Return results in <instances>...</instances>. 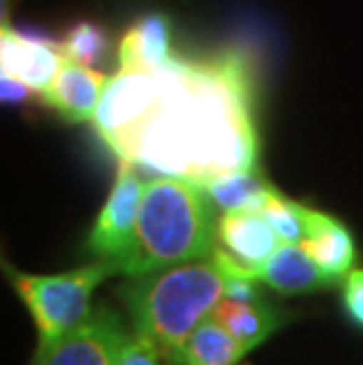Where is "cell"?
Segmentation results:
<instances>
[{
  "instance_id": "6da1fadb",
  "label": "cell",
  "mask_w": 363,
  "mask_h": 365,
  "mask_svg": "<svg viewBox=\"0 0 363 365\" xmlns=\"http://www.w3.org/2000/svg\"><path fill=\"white\" fill-rule=\"evenodd\" d=\"M113 153L137 168L198 186L257 168L255 76L245 52L200 59L173 57L160 68V92Z\"/></svg>"
},
{
  "instance_id": "7a4b0ae2",
  "label": "cell",
  "mask_w": 363,
  "mask_h": 365,
  "mask_svg": "<svg viewBox=\"0 0 363 365\" xmlns=\"http://www.w3.org/2000/svg\"><path fill=\"white\" fill-rule=\"evenodd\" d=\"M203 186L180 177L151 180L137 215L133 243L116 262L118 274L142 276L182 262L210 257L218 245V217Z\"/></svg>"
},
{
  "instance_id": "3957f363",
  "label": "cell",
  "mask_w": 363,
  "mask_h": 365,
  "mask_svg": "<svg viewBox=\"0 0 363 365\" xmlns=\"http://www.w3.org/2000/svg\"><path fill=\"white\" fill-rule=\"evenodd\" d=\"M227 269L218 255L128 276L118 287L133 332L151 341L170 361L227 290Z\"/></svg>"
},
{
  "instance_id": "277c9868",
  "label": "cell",
  "mask_w": 363,
  "mask_h": 365,
  "mask_svg": "<svg viewBox=\"0 0 363 365\" xmlns=\"http://www.w3.org/2000/svg\"><path fill=\"white\" fill-rule=\"evenodd\" d=\"M14 292L24 302L38 332V351L50 349L52 344L76 330L92 314V294L106 278L118 274L113 259L97 257V262L85 267L64 271V274L36 276L7 267Z\"/></svg>"
},
{
  "instance_id": "5b68a950",
  "label": "cell",
  "mask_w": 363,
  "mask_h": 365,
  "mask_svg": "<svg viewBox=\"0 0 363 365\" xmlns=\"http://www.w3.org/2000/svg\"><path fill=\"white\" fill-rule=\"evenodd\" d=\"M160 68L121 66L118 73L106 83L97 111L92 115V125L111 151L151 111L160 92Z\"/></svg>"
},
{
  "instance_id": "8992f818",
  "label": "cell",
  "mask_w": 363,
  "mask_h": 365,
  "mask_svg": "<svg viewBox=\"0 0 363 365\" xmlns=\"http://www.w3.org/2000/svg\"><path fill=\"white\" fill-rule=\"evenodd\" d=\"M137 170L140 168L130 160L118 163V173H116L109 196L85 238V250L95 257L118 259L133 243L137 215H140L146 189Z\"/></svg>"
},
{
  "instance_id": "52a82bcc",
  "label": "cell",
  "mask_w": 363,
  "mask_h": 365,
  "mask_svg": "<svg viewBox=\"0 0 363 365\" xmlns=\"http://www.w3.org/2000/svg\"><path fill=\"white\" fill-rule=\"evenodd\" d=\"M128 337L121 314L102 304L57 344L36 351L34 365H113Z\"/></svg>"
},
{
  "instance_id": "ba28073f",
  "label": "cell",
  "mask_w": 363,
  "mask_h": 365,
  "mask_svg": "<svg viewBox=\"0 0 363 365\" xmlns=\"http://www.w3.org/2000/svg\"><path fill=\"white\" fill-rule=\"evenodd\" d=\"M64 54L59 41H48L43 36H29L3 24L0 31V68L34 92H45L55 81Z\"/></svg>"
},
{
  "instance_id": "9c48e42d",
  "label": "cell",
  "mask_w": 363,
  "mask_h": 365,
  "mask_svg": "<svg viewBox=\"0 0 363 365\" xmlns=\"http://www.w3.org/2000/svg\"><path fill=\"white\" fill-rule=\"evenodd\" d=\"M283 240L262 212H222L218 220V247L252 278L279 250Z\"/></svg>"
},
{
  "instance_id": "30bf717a",
  "label": "cell",
  "mask_w": 363,
  "mask_h": 365,
  "mask_svg": "<svg viewBox=\"0 0 363 365\" xmlns=\"http://www.w3.org/2000/svg\"><path fill=\"white\" fill-rule=\"evenodd\" d=\"M106 83L109 78L104 73L78 61L64 59L55 81L48 85V90L41 92V97L68 123H85L95 115Z\"/></svg>"
},
{
  "instance_id": "8fae6325",
  "label": "cell",
  "mask_w": 363,
  "mask_h": 365,
  "mask_svg": "<svg viewBox=\"0 0 363 365\" xmlns=\"http://www.w3.org/2000/svg\"><path fill=\"white\" fill-rule=\"evenodd\" d=\"M300 245L323 269V274L337 283L344 281V276L357 264V243L352 231L333 215L321 210L307 207V234Z\"/></svg>"
},
{
  "instance_id": "7c38bea8",
  "label": "cell",
  "mask_w": 363,
  "mask_h": 365,
  "mask_svg": "<svg viewBox=\"0 0 363 365\" xmlns=\"http://www.w3.org/2000/svg\"><path fill=\"white\" fill-rule=\"evenodd\" d=\"M210 316L241 341L245 351H252L255 346L267 341L276 330L290 321V312H283V309L272 304L262 294L255 299L222 297L215 304Z\"/></svg>"
},
{
  "instance_id": "4fadbf2b",
  "label": "cell",
  "mask_w": 363,
  "mask_h": 365,
  "mask_svg": "<svg viewBox=\"0 0 363 365\" xmlns=\"http://www.w3.org/2000/svg\"><path fill=\"white\" fill-rule=\"evenodd\" d=\"M257 281L281 294H307L337 285V281L323 274V269L300 243H281L279 250L260 269Z\"/></svg>"
},
{
  "instance_id": "5bb4252c",
  "label": "cell",
  "mask_w": 363,
  "mask_h": 365,
  "mask_svg": "<svg viewBox=\"0 0 363 365\" xmlns=\"http://www.w3.org/2000/svg\"><path fill=\"white\" fill-rule=\"evenodd\" d=\"M173 24L165 14H146L126 29L118 43V66L160 68L173 59L170 52Z\"/></svg>"
},
{
  "instance_id": "9a60e30c",
  "label": "cell",
  "mask_w": 363,
  "mask_h": 365,
  "mask_svg": "<svg viewBox=\"0 0 363 365\" xmlns=\"http://www.w3.org/2000/svg\"><path fill=\"white\" fill-rule=\"evenodd\" d=\"M248 354L220 321L208 316L173 354L175 365H238Z\"/></svg>"
},
{
  "instance_id": "2e32d148",
  "label": "cell",
  "mask_w": 363,
  "mask_h": 365,
  "mask_svg": "<svg viewBox=\"0 0 363 365\" xmlns=\"http://www.w3.org/2000/svg\"><path fill=\"white\" fill-rule=\"evenodd\" d=\"M208 196L222 212H262V207L269 196L276 191V186L269 184L257 168L243 170V173H227L203 184Z\"/></svg>"
},
{
  "instance_id": "e0dca14e",
  "label": "cell",
  "mask_w": 363,
  "mask_h": 365,
  "mask_svg": "<svg viewBox=\"0 0 363 365\" xmlns=\"http://www.w3.org/2000/svg\"><path fill=\"white\" fill-rule=\"evenodd\" d=\"M262 215L267 217V222L272 224L283 243H302L307 234V205L285 198L276 189L262 207Z\"/></svg>"
},
{
  "instance_id": "ac0fdd59",
  "label": "cell",
  "mask_w": 363,
  "mask_h": 365,
  "mask_svg": "<svg viewBox=\"0 0 363 365\" xmlns=\"http://www.w3.org/2000/svg\"><path fill=\"white\" fill-rule=\"evenodd\" d=\"M106 34L102 26L92 24V21L83 19L76 21L59 41V50L64 54V59L78 61V64L90 66L92 61H97L106 52Z\"/></svg>"
},
{
  "instance_id": "d6986e66",
  "label": "cell",
  "mask_w": 363,
  "mask_h": 365,
  "mask_svg": "<svg viewBox=\"0 0 363 365\" xmlns=\"http://www.w3.org/2000/svg\"><path fill=\"white\" fill-rule=\"evenodd\" d=\"M168 359L158 351L151 341L137 337L135 332L126 339L113 365H168Z\"/></svg>"
},
{
  "instance_id": "ffe728a7",
  "label": "cell",
  "mask_w": 363,
  "mask_h": 365,
  "mask_svg": "<svg viewBox=\"0 0 363 365\" xmlns=\"http://www.w3.org/2000/svg\"><path fill=\"white\" fill-rule=\"evenodd\" d=\"M342 307L347 318L363 330V269L354 267L342 281Z\"/></svg>"
},
{
  "instance_id": "44dd1931",
  "label": "cell",
  "mask_w": 363,
  "mask_h": 365,
  "mask_svg": "<svg viewBox=\"0 0 363 365\" xmlns=\"http://www.w3.org/2000/svg\"><path fill=\"white\" fill-rule=\"evenodd\" d=\"M0 90H3V102H12V104L21 102V99H26L31 92H34L21 81L12 78V76H5V73H3V78H0Z\"/></svg>"
},
{
  "instance_id": "7402d4cb",
  "label": "cell",
  "mask_w": 363,
  "mask_h": 365,
  "mask_svg": "<svg viewBox=\"0 0 363 365\" xmlns=\"http://www.w3.org/2000/svg\"><path fill=\"white\" fill-rule=\"evenodd\" d=\"M168 365H175V363H173V361H168Z\"/></svg>"
}]
</instances>
